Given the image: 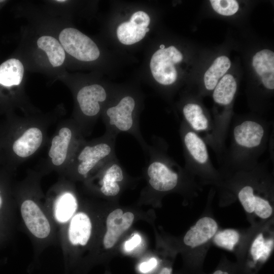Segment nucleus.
<instances>
[{"mask_svg":"<svg viewBox=\"0 0 274 274\" xmlns=\"http://www.w3.org/2000/svg\"><path fill=\"white\" fill-rule=\"evenodd\" d=\"M20 212L25 227L36 238L45 239L50 235L51 222L35 201L30 199L24 200L21 204Z\"/></svg>","mask_w":274,"mask_h":274,"instance_id":"obj_5","label":"nucleus"},{"mask_svg":"<svg viewBox=\"0 0 274 274\" xmlns=\"http://www.w3.org/2000/svg\"><path fill=\"white\" fill-rule=\"evenodd\" d=\"M4 1L0 0V3L4 2Z\"/></svg>","mask_w":274,"mask_h":274,"instance_id":"obj_34","label":"nucleus"},{"mask_svg":"<svg viewBox=\"0 0 274 274\" xmlns=\"http://www.w3.org/2000/svg\"><path fill=\"white\" fill-rule=\"evenodd\" d=\"M166 159L152 162L147 169L149 184L155 190L168 192L178 185L180 174L171 167L172 164Z\"/></svg>","mask_w":274,"mask_h":274,"instance_id":"obj_6","label":"nucleus"},{"mask_svg":"<svg viewBox=\"0 0 274 274\" xmlns=\"http://www.w3.org/2000/svg\"><path fill=\"white\" fill-rule=\"evenodd\" d=\"M24 67L16 58L9 59L0 65V84L5 86L19 85L23 79Z\"/></svg>","mask_w":274,"mask_h":274,"instance_id":"obj_20","label":"nucleus"},{"mask_svg":"<svg viewBox=\"0 0 274 274\" xmlns=\"http://www.w3.org/2000/svg\"><path fill=\"white\" fill-rule=\"evenodd\" d=\"M111 152V146L106 143L85 146L78 157V173L83 176H87L98 162L109 156Z\"/></svg>","mask_w":274,"mask_h":274,"instance_id":"obj_13","label":"nucleus"},{"mask_svg":"<svg viewBox=\"0 0 274 274\" xmlns=\"http://www.w3.org/2000/svg\"><path fill=\"white\" fill-rule=\"evenodd\" d=\"M212 274H232V270L228 266H221L217 268Z\"/></svg>","mask_w":274,"mask_h":274,"instance_id":"obj_29","label":"nucleus"},{"mask_svg":"<svg viewBox=\"0 0 274 274\" xmlns=\"http://www.w3.org/2000/svg\"><path fill=\"white\" fill-rule=\"evenodd\" d=\"M182 59V53L173 46L158 50L152 55L150 63L154 78L162 85H168L174 83L177 78L174 64L181 62Z\"/></svg>","mask_w":274,"mask_h":274,"instance_id":"obj_4","label":"nucleus"},{"mask_svg":"<svg viewBox=\"0 0 274 274\" xmlns=\"http://www.w3.org/2000/svg\"><path fill=\"white\" fill-rule=\"evenodd\" d=\"M55 2H59V3H63V2H66V1H64V0H58V1H55Z\"/></svg>","mask_w":274,"mask_h":274,"instance_id":"obj_33","label":"nucleus"},{"mask_svg":"<svg viewBox=\"0 0 274 274\" xmlns=\"http://www.w3.org/2000/svg\"><path fill=\"white\" fill-rule=\"evenodd\" d=\"M38 47L44 50L53 67L61 65L65 59L64 50L58 41L50 36H43L37 41Z\"/></svg>","mask_w":274,"mask_h":274,"instance_id":"obj_22","label":"nucleus"},{"mask_svg":"<svg viewBox=\"0 0 274 274\" xmlns=\"http://www.w3.org/2000/svg\"><path fill=\"white\" fill-rule=\"evenodd\" d=\"M271 127L268 122L252 117L238 119L230 124V144L219 162L221 174L231 175L255 167L273 138Z\"/></svg>","mask_w":274,"mask_h":274,"instance_id":"obj_1","label":"nucleus"},{"mask_svg":"<svg viewBox=\"0 0 274 274\" xmlns=\"http://www.w3.org/2000/svg\"><path fill=\"white\" fill-rule=\"evenodd\" d=\"M185 122L197 133H205L203 139L210 135L213 130V122L197 103L188 102L182 109Z\"/></svg>","mask_w":274,"mask_h":274,"instance_id":"obj_14","label":"nucleus"},{"mask_svg":"<svg viewBox=\"0 0 274 274\" xmlns=\"http://www.w3.org/2000/svg\"><path fill=\"white\" fill-rule=\"evenodd\" d=\"M252 65L256 73L262 78L264 86L268 90L274 89V53L264 49L253 57Z\"/></svg>","mask_w":274,"mask_h":274,"instance_id":"obj_16","label":"nucleus"},{"mask_svg":"<svg viewBox=\"0 0 274 274\" xmlns=\"http://www.w3.org/2000/svg\"><path fill=\"white\" fill-rule=\"evenodd\" d=\"M0 193H1V191H0ZM2 202H3V201H2V198L1 196V195H0V208H1V207H2Z\"/></svg>","mask_w":274,"mask_h":274,"instance_id":"obj_31","label":"nucleus"},{"mask_svg":"<svg viewBox=\"0 0 274 274\" xmlns=\"http://www.w3.org/2000/svg\"><path fill=\"white\" fill-rule=\"evenodd\" d=\"M59 40L63 49L78 60L92 61L99 56V50L95 43L77 29H63L59 34Z\"/></svg>","mask_w":274,"mask_h":274,"instance_id":"obj_3","label":"nucleus"},{"mask_svg":"<svg viewBox=\"0 0 274 274\" xmlns=\"http://www.w3.org/2000/svg\"><path fill=\"white\" fill-rule=\"evenodd\" d=\"M164 48H165V46L164 45L162 44L160 46V49H163Z\"/></svg>","mask_w":274,"mask_h":274,"instance_id":"obj_32","label":"nucleus"},{"mask_svg":"<svg viewBox=\"0 0 274 274\" xmlns=\"http://www.w3.org/2000/svg\"><path fill=\"white\" fill-rule=\"evenodd\" d=\"M237 89L234 77L230 74L224 75L214 89L213 100L215 104L224 106L230 105Z\"/></svg>","mask_w":274,"mask_h":274,"instance_id":"obj_21","label":"nucleus"},{"mask_svg":"<svg viewBox=\"0 0 274 274\" xmlns=\"http://www.w3.org/2000/svg\"><path fill=\"white\" fill-rule=\"evenodd\" d=\"M150 18L143 11L134 13L129 21L121 23L117 29V36L123 44L130 45L142 40L149 31Z\"/></svg>","mask_w":274,"mask_h":274,"instance_id":"obj_7","label":"nucleus"},{"mask_svg":"<svg viewBox=\"0 0 274 274\" xmlns=\"http://www.w3.org/2000/svg\"><path fill=\"white\" fill-rule=\"evenodd\" d=\"M43 134L37 127H30L17 139L13 145L14 153L20 157H27L33 154L40 147Z\"/></svg>","mask_w":274,"mask_h":274,"instance_id":"obj_17","label":"nucleus"},{"mask_svg":"<svg viewBox=\"0 0 274 274\" xmlns=\"http://www.w3.org/2000/svg\"><path fill=\"white\" fill-rule=\"evenodd\" d=\"M210 3L216 12L224 16L232 15L239 8L238 4L235 0H211Z\"/></svg>","mask_w":274,"mask_h":274,"instance_id":"obj_26","label":"nucleus"},{"mask_svg":"<svg viewBox=\"0 0 274 274\" xmlns=\"http://www.w3.org/2000/svg\"><path fill=\"white\" fill-rule=\"evenodd\" d=\"M172 268L170 266L163 267L158 274H172Z\"/></svg>","mask_w":274,"mask_h":274,"instance_id":"obj_30","label":"nucleus"},{"mask_svg":"<svg viewBox=\"0 0 274 274\" xmlns=\"http://www.w3.org/2000/svg\"><path fill=\"white\" fill-rule=\"evenodd\" d=\"M231 66V61L226 56H221L214 61L204 75V84L207 90L214 89L219 80L225 75Z\"/></svg>","mask_w":274,"mask_h":274,"instance_id":"obj_24","label":"nucleus"},{"mask_svg":"<svg viewBox=\"0 0 274 274\" xmlns=\"http://www.w3.org/2000/svg\"><path fill=\"white\" fill-rule=\"evenodd\" d=\"M78 203L75 196L70 192H64L56 199L53 207V216L60 224L68 222L75 214Z\"/></svg>","mask_w":274,"mask_h":274,"instance_id":"obj_19","label":"nucleus"},{"mask_svg":"<svg viewBox=\"0 0 274 274\" xmlns=\"http://www.w3.org/2000/svg\"><path fill=\"white\" fill-rule=\"evenodd\" d=\"M273 248V239L266 238L262 233H259L252 243L250 257L245 265L244 274H256L269 257Z\"/></svg>","mask_w":274,"mask_h":274,"instance_id":"obj_10","label":"nucleus"},{"mask_svg":"<svg viewBox=\"0 0 274 274\" xmlns=\"http://www.w3.org/2000/svg\"><path fill=\"white\" fill-rule=\"evenodd\" d=\"M158 265V261L155 258L141 263L138 267L139 271L142 273H148L155 269Z\"/></svg>","mask_w":274,"mask_h":274,"instance_id":"obj_27","label":"nucleus"},{"mask_svg":"<svg viewBox=\"0 0 274 274\" xmlns=\"http://www.w3.org/2000/svg\"><path fill=\"white\" fill-rule=\"evenodd\" d=\"M92 223L84 212L75 214L70 220L67 228L68 242L73 246L86 245L91 235Z\"/></svg>","mask_w":274,"mask_h":274,"instance_id":"obj_12","label":"nucleus"},{"mask_svg":"<svg viewBox=\"0 0 274 274\" xmlns=\"http://www.w3.org/2000/svg\"><path fill=\"white\" fill-rule=\"evenodd\" d=\"M218 228L217 223L213 218L202 217L187 231L183 238L184 243L192 248L200 246L214 237Z\"/></svg>","mask_w":274,"mask_h":274,"instance_id":"obj_11","label":"nucleus"},{"mask_svg":"<svg viewBox=\"0 0 274 274\" xmlns=\"http://www.w3.org/2000/svg\"><path fill=\"white\" fill-rule=\"evenodd\" d=\"M134 215L130 212L123 214V211L117 209L109 214L106 220L107 231L103 244L105 249L112 248L120 236L132 225Z\"/></svg>","mask_w":274,"mask_h":274,"instance_id":"obj_8","label":"nucleus"},{"mask_svg":"<svg viewBox=\"0 0 274 274\" xmlns=\"http://www.w3.org/2000/svg\"><path fill=\"white\" fill-rule=\"evenodd\" d=\"M72 137L71 129L63 127L59 130L58 134L53 138L48 154L54 165H61L65 160Z\"/></svg>","mask_w":274,"mask_h":274,"instance_id":"obj_18","label":"nucleus"},{"mask_svg":"<svg viewBox=\"0 0 274 274\" xmlns=\"http://www.w3.org/2000/svg\"><path fill=\"white\" fill-rule=\"evenodd\" d=\"M238 232L232 229H226L216 233L214 236V243L218 247L232 251L239 242Z\"/></svg>","mask_w":274,"mask_h":274,"instance_id":"obj_25","label":"nucleus"},{"mask_svg":"<svg viewBox=\"0 0 274 274\" xmlns=\"http://www.w3.org/2000/svg\"><path fill=\"white\" fill-rule=\"evenodd\" d=\"M124 178L123 170L119 165L113 163L106 169L101 181L100 191L107 196H114L120 190L118 182Z\"/></svg>","mask_w":274,"mask_h":274,"instance_id":"obj_23","label":"nucleus"},{"mask_svg":"<svg viewBox=\"0 0 274 274\" xmlns=\"http://www.w3.org/2000/svg\"><path fill=\"white\" fill-rule=\"evenodd\" d=\"M180 134L186 169L192 175H197L204 180L215 182L220 180L222 174L214 166L203 138L185 122L181 125Z\"/></svg>","mask_w":274,"mask_h":274,"instance_id":"obj_2","label":"nucleus"},{"mask_svg":"<svg viewBox=\"0 0 274 274\" xmlns=\"http://www.w3.org/2000/svg\"><path fill=\"white\" fill-rule=\"evenodd\" d=\"M107 97L105 89L98 84L82 88L77 94V99L83 113L88 116L97 115L100 111L99 102Z\"/></svg>","mask_w":274,"mask_h":274,"instance_id":"obj_15","label":"nucleus"},{"mask_svg":"<svg viewBox=\"0 0 274 274\" xmlns=\"http://www.w3.org/2000/svg\"><path fill=\"white\" fill-rule=\"evenodd\" d=\"M141 242V237L139 234H134L130 239L126 242L125 249L131 251L136 247Z\"/></svg>","mask_w":274,"mask_h":274,"instance_id":"obj_28","label":"nucleus"},{"mask_svg":"<svg viewBox=\"0 0 274 274\" xmlns=\"http://www.w3.org/2000/svg\"><path fill=\"white\" fill-rule=\"evenodd\" d=\"M134 107L135 101L132 97L122 98L116 106L107 110L109 124L120 131L130 130L133 125L132 113Z\"/></svg>","mask_w":274,"mask_h":274,"instance_id":"obj_9","label":"nucleus"}]
</instances>
